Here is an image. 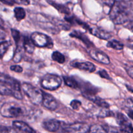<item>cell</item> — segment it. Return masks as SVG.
<instances>
[{
  "label": "cell",
  "mask_w": 133,
  "mask_h": 133,
  "mask_svg": "<svg viewBox=\"0 0 133 133\" xmlns=\"http://www.w3.org/2000/svg\"><path fill=\"white\" fill-rule=\"evenodd\" d=\"M110 18L116 25L133 21V0H119L110 9Z\"/></svg>",
  "instance_id": "obj_1"
},
{
  "label": "cell",
  "mask_w": 133,
  "mask_h": 133,
  "mask_svg": "<svg viewBox=\"0 0 133 133\" xmlns=\"http://www.w3.org/2000/svg\"><path fill=\"white\" fill-rule=\"evenodd\" d=\"M0 95L12 96L19 100L23 99L19 82L9 75L0 76Z\"/></svg>",
  "instance_id": "obj_2"
},
{
  "label": "cell",
  "mask_w": 133,
  "mask_h": 133,
  "mask_svg": "<svg viewBox=\"0 0 133 133\" xmlns=\"http://www.w3.org/2000/svg\"><path fill=\"white\" fill-rule=\"evenodd\" d=\"M22 89L32 104L38 105L42 101L43 92L29 83H23Z\"/></svg>",
  "instance_id": "obj_3"
},
{
  "label": "cell",
  "mask_w": 133,
  "mask_h": 133,
  "mask_svg": "<svg viewBox=\"0 0 133 133\" xmlns=\"http://www.w3.org/2000/svg\"><path fill=\"white\" fill-rule=\"evenodd\" d=\"M43 88L48 90H55L62 84V79L58 75L48 74L44 75L40 81Z\"/></svg>",
  "instance_id": "obj_4"
},
{
  "label": "cell",
  "mask_w": 133,
  "mask_h": 133,
  "mask_svg": "<svg viewBox=\"0 0 133 133\" xmlns=\"http://www.w3.org/2000/svg\"><path fill=\"white\" fill-rule=\"evenodd\" d=\"M1 114L5 118H12L20 116L23 113V110L18 105L10 103L3 104L1 108Z\"/></svg>",
  "instance_id": "obj_5"
},
{
  "label": "cell",
  "mask_w": 133,
  "mask_h": 133,
  "mask_svg": "<svg viewBox=\"0 0 133 133\" xmlns=\"http://www.w3.org/2000/svg\"><path fill=\"white\" fill-rule=\"evenodd\" d=\"M31 39L35 46L38 48H51L53 46V41L51 38L43 33L38 32H33L31 35Z\"/></svg>",
  "instance_id": "obj_6"
},
{
  "label": "cell",
  "mask_w": 133,
  "mask_h": 133,
  "mask_svg": "<svg viewBox=\"0 0 133 133\" xmlns=\"http://www.w3.org/2000/svg\"><path fill=\"white\" fill-rule=\"evenodd\" d=\"M89 128L87 123H75L68 125L62 123L61 129L62 132H87L89 131Z\"/></svg>",
  "instance_id": "obj_7"
},
{
  "label": "cell",
  "mask_w": 133,
  "mask_h": 133,
  "mask_svg": "<svg viewBox=\"0 0 133 133\" xmlns=\"http://www.w3.org/2000/svg\"><path fill=\"white\" fill-rule=\"evenodd\" d=\"M117 122L120 127L121 132H133V127L129 119L123 114L118 113L117 115Z\"/></svg>",
  "instance_id": "obj_8"
},
{
  "label": "cell",
  "mask_w": 133,
  "mask_h": 133,
  "mask_svg": "<svg viewBox=\"0 0 133 133\" xmlns=\"http://www.w3.org/2000/svg\"><path fill=\"white\" fill-rule=\"evenodd\" d=\"M42 103L44 107L49 110H55L58 107V102L56 99L49 94L45 92H43V99Z\"/></svg>",
  "instance_id": "obj_9"
},
{
  "label": "cell",
  "mask_w": 133,
  "mask_h": 133,
  "mask_svg": "<svg viewBox=\"0 0 133 133\" xmlns=\"http://www.w3.org/2000/svg\"><path fill=\"white\" fill-rule=\"evenodd\" d=\"M88 31L92 35H94L95 36L99 38L103 39V40H109L110 38H111V35L109 32L96 25H89Z\"/></svg>",
  "instance_id": "obj_10"
},
{
  "label": "cell",
  "mask_w": 133,
  "mask_h": 133,
  "mask_svg": "<svg viewBox=\"0 0 133 133\" xmlns=\"http://www.w3.org/2000/svg\"><path fill=\"white\" fill-rule=\"evenodd\" d=\"M90 55L95 61L104 64H110V59L109 57L103 52L96 49H92L90 51Z\"/></svg>",
  "instance_id": "obj_11"
},
{
  "label": "cell",
  "mask_w": 133,
  "mask_h": 133,
  "mask_svg": "<svg viewBox=\"0 0 133 133\" xmlns=\"http://www.w3.org/2000/svg\"><path fill=\"white\" fill-rule=\"evenodd\" d=\"M62 123L57 119H49L43 123V127L49 132H57L61 129Z\"/></svg>",
  "instance_id": "obj_12"
},
{
  "label": "cell",
  "mask_w": 133,
  "mask_h": 133,
  "mask_svg": "<svg viewBox=\"0 0 133 133\" xmlns=\"http://www.w3.org/2000/svg\"><path fill=\"white\" fill-rule=\"evenodd\" d=\"M74 67L77 68L79 70H84L88 72H94L96 70V66L94 64L90 62H75L72 64Z\"/></svg>",
  "instance_id": "obj_13"
},
{
  "label": "cell",
  "mask_w": 133,
  "mask_h": 133,
  "mask_svg": "<svg viewBox=\"0 0 133 133\" xmlns=\"http://www.w3.org/2000/svg\"><path fill=\"white\" fill-rule=\"evenodd\" d=\"M12 125L15 129L23 132H35V130L32 129L29 125L22 121H14L12 123Z\"/></svg>",
  "instance_id": "obj_14"
},
{
  "label": "cell",
  "mask_w": 133,
  "mask_h": 133,
  "mask_svg": "<svg viewBox=\"0 0 133 133\" xmlns=\"http://www.w3.org/2000/svg\"><path fill=\"white\" fill-rule=\"evenodd\" d=\"M35 44L31 40V38L28 36H25L23 40V48L25 51L27 52L29 54H32L35 51Z\"/></svg>",
  "instance_id": "obj_15"
},
{
  "label": "cell",
  "mask_w": 133,
  "mask_h": 133,
  "mask_svg": "<svg viewBox=\"0 0 133 133\" xmlns=\"http://www.w3.org/2000/svg\"><path fill=\"white\" fill-rule=\"evenodd\" d=\"M70 36L79 39V40H81L83 43H84L88 46H90L92 44L90 41L88 40V37L86 36L83 33H81V32H79V31H74V32H72L70 34Z\"/></svg>",
  "instance_id": "obj_16"
},
{
  "label": "cell",
  "mask_w": 133,
  "mask_h": 133,
  "mask_svg": "<svg viewBox=\"0 0 133 133\" xmlns=\"http://www.w3.org/2000/svg\"><path fill=\"white\" fill-rule=\"evenodd\" d=\"M89 99L92 100L95 104L97 105V106L100 107L102 108H105V109H108L109 107V105L103 99L100 98L99 97H96V96L94 95V96H90V97H88Z\"/></svg>",
  "instance_id": "obj_17"
},
{
  "label": "cell",
  "mask_w": 133,
  "mask_h": 133,
  "mask_svg": "<svg viewBox=\"0 0 133 133\" xmlns=\"http://www.w3.org/2000/svg\"><path fill=\"white\" fill-rule=\"evenodd\" d=\"M63 79L65 84L67 86H68V87H71V88H77L80 87L79 83H78L77 81L75 78L68 76H64L63 77Z\"/></svg>",
  "instance_id": "obj_18"
},
{
  "label": "cell",
  "mask_w": 133,
  "mask_h": 133,
  "mask_svg": "<svg viewBox=\"0 0 133 133\" xmlns=\"http://www.w3.org/2000/svg\"><path fill=\"white\" fill-rule=\"evenodd\" d=\"M23 53H24V49L23 48H22V46H19L18 45L15 51V53H14V57H13V61L14 62H19L21 61V60L22 59L23 56Z\"/></svg>",
  "instance_id": "obj_19"
},
{
  "label": "cell",
  "mask_w": 133,
  "mask_h": 133,
  "mask_svg": "<svg viewBox=\"0 0 133 133\" xmlns=\"http://www.w3.org/2000/svg\"><path fill=\"white\" fill-rule=\"evenodd\" d=\"M49 2V3L50 5H51L52 6H54L57 10L60 12L61 13H64V14H70V10L68 9L67 6H66L65 5H61V4H58L57 3H55L53 1H48Z\"/></svg>",
  "instance_id": "obj_20"
},
{
  "label": "cell",
  "mask_w": 133,
  "mask_h": 133,
  "mask_svg": "<svg viewBox=\"0 0 133 133\" xmlns=\"http://www.w3.org/2000/svg\"><path fill=\"white\" fill-rule=\"evenodd\" d=\"M14 16L18 21L23 19L25 17V11L22 7H16L14 10Z\"/></svg>",
  "instance_id": "obj_21"
},
{
  "label": "cell",
  "mask_w": 133,
  "mask_h": 133,
  "mask_svg": "<svg viewBox=\"0 0 133 133\" xmlns=\"http://www.w3.org/2000/svg\"><path fill=\"white\" fill-rule=\"evenodd\" d=\"M107 47L112 49H116V50H122L123 49V44H122L120 42L116 40H110L108 42Z\"/></svg>",
  "instance_id": "obj_22"
},
{
  "label": "cell",
  "mask_w": 133,
  "mask_h": 133,
  "mask_svg": "<svg viewBox=\"0 0 133 133\" xmlns=\"http://www.w3.org/2000/svg\"><path fill=\"white\" fill-rule=\"evenodd\" d=\"M11 45L10 41H3L0 42V58L5 54L9 47Z\"/></svg>",
  "instance_id": "obj_23"
},
{
  "label": "cell",
  "mask_w": 133,
  "mask_h": 133,
  "mask_svg": "<svg viewBox=\"0 0 133 133\" xmlns=\"http://www.w3.org/2000/svg\"><path fill=\"white\" fill-rule=\"evenodd\" d=\"M0 1L6 5H12L14 3L24 5H28L29 4V0H0Z\"/></svg>",
  "instance_id": "obj_24"
},
{
  "label": "cell",
  "mask_w": 133,
  "mask_h": 133,
  "mask_svg": "<svg viewBox=\"0 0 133 133\" xmlns=\"http://www.w3.org/2000/svg\"><path fill=\"white\" fill-rule=\"evenodd\" d=\"M52 59L60 64H63L65 62L64 56L58 51H55L52 54Z\"/></svg>",
  "instance_id": "obj_25"
},
{
  "label": "cell",
  "mask_w": 133,
  "mask_h": 133,
  "mask_svg": "<svg viewBox=\"0 0 133 133\" xmlns=\"http://www.w3.org/2000/svg\"><path fill=\"white\" fill-rule=\"evenodd\" d=\"M88 132H106L104 127L99 125H94L90 128H89Z\"/></svg>",
  "instance_id": "obj_26"
},
{
  "label": "cell",
  "mask_w": 133,
  "mask_h": 133,
  "mask_svg": "<svg viewBox=\"0 0 133 133\" xmlns=\"http://www.w3.org/2000/svg\"><path fill=\"white\" fill-rule=\"evenodd\" d=\"M11 32L12 36L14 41L16 42V44H18V42H19V40H20V33H19V31L16 29H12Z\"/></svg>",
  "instance_id": "obj_27"
},
{
  "label": "cell",
  "mask_w": 133,
  "mask_h": 133,
  "mask_svg": "<svg viewBox=\"0 0 133 133\" xmlns=\"http://www.w3.org/2000/svg\"><path fill=\"white\" fill-rule=\"evenodd\" d=\"M82 103L81 101H78V100H73L70 103V106L72 107L73 109L74 110H78V109L80 108V107L81 106Z\"/></svg>",
  "instance_id": "obj_28"
},
{
  "label": "cell",
  "mask_w": 133,
  "mask_h": 133,
  "mask_svg": "<svg viewBox=\"0 0 133 133\" xmlns=\"http://www.w3.org/2000/svg\"><path fill=\"white\" fill-rule=\"evenodd\" d=\"M100 2L111 9L112 6L115 3L116 0H100Z\"/></svg>",
  "instance_id": "obj_29"
},
{
  "label": "cell",
  "mask_w": 133,
  "mask_h": 133,
  "mask_svg": "<svg viewBox=\"0 0 133 133\" xmlns=\"http://www.w3.org/2000/svg\"><path fill=\"white\" fill-rule=\"evenodd\" d=\"M10 70L13 71H15L17 73H21L23 71V68L19 65H13L10 66Z\"/></svg>",
  "instance_id": "obj_30"
},
{
  "label": "cell",
  "mask_w": 133,
  "mask_h": 133,
  "mask_svg": "<svg viewBox=\"0 0 133 133\" xmlns=\"http://www.w3.org/2000/svg\"><path fill=\"white\" fill-rule=\"evenodd\" d=\"M99 75L102 78H104V79H110V77H109V75L108 74V73L105 70H101V71H99Z\"/></svg>",
  "instance_id": "obj_31"
},
{
  "label": "cell",
  "mask_w": 133,
  "mask_h": 133,
  "mask_svg": "<svg viewBox=\"0 0 133 133\" xmlns=\"http://www.w3.org/2000/svg\"><path fill=\"white\" fill-rule=\"evenodd\" d=\"M6 35L5 31H4L3 29L0 27V40H3L6 38Z\"/></svg>",
  "instance_id": "obj_32"
},
{
  "label": "cell",
  "mask_w": 133,
  "mask_h": 133,
  "mask_svg": "<svg viewBox=\"0 0 133 133\" xmlns=\"http://www.w3.org/2000/svg\"><path fill=\"white\" fill-rule=\"evenodd\" d=\"M127 72L128 75H129L130 77L133 79V66H130L127 69Z\"/></svg>",
  "instance_id": "obj_33"
},
{
  "label": "cell",
  "mask_w": 133,
  "mask_h": 133,
  "mask_svg": "<svg viewBox=\"0 0 133 133\" xmlns=\"http://www.w3.org/2000/svg\"><path fill=\"white\" fill-rule=\"evenodd\" d=\"M10 129L6 127H0V132H9Z\"/></svg>",
  "instance_id": "obj_34"
},
{
  "label": "cell",
  "mask_w": 133,
  "mask_h": 133,
  "mask_svg": "<svg viewBox=\"0 0 133 133\" xmlns=\"http://www.w3.org/2000/svg\"><path fill=\"white\" fill-rule=\"evenodd\" d=\"M127 114H128L129 117V118H131V119L133 120V110H129V112H127Z\"/></svg>",
  "instance_id": "obj_35"
},
{
  "label": "cell",
  "mask_w": 133,
  "mask_h": 133,
  "mask_svg": "<svg viewBox=\"0 0 133 133\" xmlns=\"http://www.w3.org/2000/svg\"><path fill=\"white\" fill-rule=\"evenodd\" d=\"M129 28H130V29L132 30V31H133V21H132V22H130Z\"/></svg>",
  "instance_id": "obj_36"
},
{
  "label": "cell",
  "mask_w": 133,
  "mask_h": 133,
  "mask_svg": "<svg viewBox=\"0 0 133 133\" xmlns=\"http://www.w3.org/2000/svg\"><path fill=\"white\" fill-rule=\"evenodd\" d=\"M127 88H128L129 90H130V91H131V92H133V88H131V87H129V86H127Z\"/></svg>",
  "instance_id": "obj_37"
},
{
  "label": "cell",
  "mask_w": 133,
  "mask_h": 133,
  "mask_svg": "<svg viewBox=\"0 0 133 133\" xmlns=\"http://www.w3.org/2000/svg\"><path fill=\"white\" fill-rule=\"evenodd\" d=\"M131 101H132V102L133 103V99H131Z\"/></svg>",
  "instance_id": "obj_38"
},
{
  "label": "cell",
  "mask_w": 133,
  "mask_h": 133,
  "mask_svg": "<svg viewBox=\"0 0 133 133\" xmlns=\"http://www.w3.org/2000/svg\"><path fill=\"white\" fill-rule=\"evenodd\" d=\"M0 101H1V97H0Z\"/></svg>",
  "instance_id": "obj_39"
}]
</instances>
